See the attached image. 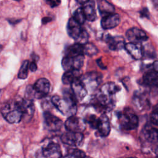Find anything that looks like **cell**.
<instances>
[{
    "instance_id": "15",
    "label": "cell",
    "mask_w": 158,
    "mask_h": 158,
    "mask_svg": "<svg viewBox=\"0 0 158 158\" xmlns=\"http://www.w3.org/2000/svg\"><path fill=\"white\" fill-rule=\"evenodd\" d=\"M19 102L23 112V118L25 120L27 119L28 121H29L35 112L33 100L25 98L19 99Z\"/></svg>"
},
{
    "instance_id": "11",
    "label": "cell",
    "mask_w": 158,
    "mask_h": 158,
    "mask_svg": "<svg viewBox=\"0 0 158 158\" xmlns=\"http://www.w3.org/2000/svg\"><path fill=\"white\" fill-rule=\"evenodd\" d=\"M41 152V156L48 158H57L62 157L60 147L58 143L49 142L46 145L43 146Z\"/></svg>"
},
{
    "instance_id": "5",
    "label": "cell",
    "mask_w": 158,
    "mask_h": 158,
    "mask_svg": "<svg viewBox=\"0 0 158 158\" xmlns=\"http://www.w3.org/2000/svg\"><path fill=\"white\" fill-rule=\"evenodd\" d=\"M120 127L126 130H132L138 126V118L135 112L129 108H125L118 114Z\"/></svg>"
},
{
    "instance_id": "8",
    "label": "cell",
    "mask_w": 158,
    "mask_h": 158,
    "mask_svg": "<svg viewBox=\"0 0 158 158\" xmlns=\"http://www.w3.org/2000/svg\"><path fill=\"white\" fill-rule=\"evenodd\" d=\"M84 62V55L77 56H65L62 60V67L65 70H80Z\"/></svg>"
},
{
    "instance_id": "9",
    "label": "cell",
    "mask_w": 158,
    "mask_h": 158,
    "mask_svg": "<svg viewBox=\"0 0 158 158\" xmlns=\"http://www.w3.org/2000/svg\"><path fill=\"white\" fill-rule=\"evenodd\" d=\"M60 140L66 145L77 147L82 144L84 140V136L81 132L68 131L61 135Z\"/></svg>"
},
{
    "instance_id": "30",
    "label": "cell",
    "mask_w": 158,
    "mask_h": 158,
    "mask_svg": "<svg viewBox=\"0 0 158 158\" xmlns=\"http://www.w3.org/2000/svg\"><path fill=\"white\" fill-rule=\"evenodd\" d=\"M73 18L80 24L82 25L83 23H84V22L86 20V18H85V15L83 12L82 7L78 8L75 11L73 15Z\"/></svg>"
},
{
    "instance_id": "4",
    "label": "cell",
    "mask_w": 158,
    "mask_h": 158,
    "mask_svg": "<svg viewBox=\"0 0 158 158\" xmlns=\"http://www.w3.org/2000/svg\"><path fill=\"white\" fill-rule=\"evenodd\" d=\"M67 31L68 35L74 39L77 43L85 44L88 42L89 36L87 31L73 17L69 20L67 25Z\"/></svg>"
},
{
    "instance_id": "31",
    "label": "cell",
    "mask_w": 158,
    "mask_h": 158,
    "mask_svg": "<svg viewBox=\"0 0 158 158\" xmlns=\"http://www.w3.org/2000/svg\"><path fill=\"white\" fill-rule=\"evenodd\" d=\"M65 157H86V154L85 152L77 148L70 149L69 150L67 154L65 156Z\"/></svg>"
},
{
    "instance_id": "26",
    "label": "cell",
    "mask_w": 158,
    "mask_h": 158,
    "mask_svg": "<svg viewBox=\"0 0 158 158\" xmlns=\"http://www.w3.org/2000/svg\"><path fill=\"white\" fill-rule=\"evenodd\" d=\"M84 55V44L77 43L69 46L65 51V56H77Z\"/></svg>"
},
{
    "instance_id": "2",
    "label": "cell",
    "mask_w": 158,
    "mask_h": 158,
    "mask_svg": "<svg viewBox=\"0 0 158 158\" xmlns=\"http://www.w3.org/2000/svg\"><path fill=\"white\" fill-rule=\"evenodd\" d=\"M50 86V83L48 79L45 78H39L33 86H27L25 91V98L33 100L34 98L41 99L44 98L49 93Z\"/></svg>"
},
{
    "instance_id": "44",
    "label": "cell",
    "mask_w": 158,
    "mask_h": 158,
    "mask_svg": "<svg viewBox=\"0 0 158 158\" xmlns=\"http://www.w3.org/2000/svg\"><path fill=\"white\" fill-rule=\"evenodd\" d=\"M15 1H20V0H15Z\"/></svg>"
},
{
    "instance_id": "23",
    "label": "cell",
    "mask_w": 158,
    "mask_h": 158,
    "mask_svg": "<svg viewBox=\"0 0 158 158\" xmlns=\"http://www.w3.org/2000/svg\"><path fill=\"white\" fill-rule=\"evenodd\" d=\"M80 70H67L62 77V81L65 85H70L74 81L80 78Z\"/></svg>"
},
{
    "instance_id": "41",
    "label": "cell",
    "mask_w": 158,
    "mask_h": 158,
    "mask_svg": "<svg viewBox=\"0 0 158 158\" xmlns=\"http://www.w3.org/2000/svg\"><path fill=\"white\" fill-rule=\"evenodd\" d=\"M154 152L156 154V155L157 156H158V144H157L156 147L155 148V150H154Z\"/></svg>"
},
{
    "instance_id": "20",
    "label": "cell",
    "mask_w": 158,
    "mask_h": 158,
    "mask_svg": "<svg viewBox=\"0 0 158 158\" xmlns=\"http://www.w3.org/2000/svg\"><path fill=\"white\" fill-rule=\"evenodd\" d=\"M82 9L85 15L86 20L94 21L97 15L95 10V3L94 0H89L82 4Z\"/></svg>"
},
{
    "instance_id": "25",
    "label": "cell",
    "mask_w": 158,
    "mask_h": 158,
    "mask_svg": "<svg viewBox=\"0 0 158 158\" xmlns=\"http://www.w3.org/2000/svg\"><path fill=\"white\" fill-rule=\"evenodd\" d=\"M98 7L102 17L115 12L114 6L106 0H98Z\"/></svg>"
},
{
    "instance_id": "22",
    "label": "cell",
    "mask_w": 158,
    "mask_h": 158,
    "mask_svg": "<svg viewBox=\"0 0 158 158\" xmlns=\"http://www.w3.org/2000/svg\"><path fill=\"white\" fill-rule=\"evenodd\" d=\"M143 136L146 141L151 143L158 144V129L149 125L146 126L143 130Z\"/></svg>"
},
{
    "instance_id": "38",
    "label": "cell",
    "mask_w": 158,
    "mask_h": 158,
    "mask_svg": "<svg viewBox=\"0 0 158 158\" xmlns=\"http://www.w3.org/2000/svg\"><path fill=\"white\" fill-rule=\"evenodd\" d=\"M152 68L154 70L158 72V60L155 61L153 64H152Z\"/></svg>"
},
{
    "instance_id": "16",
    "label": "cell",
    "mask_w": 158,
    "mask_h": 158,
    "mask_svg": "<svg viewBox=\"0 0 158 158\" xmlns=\"http://www.w3.org/2000/svg\"><path fill=\"white\" fill-rule=\"evenodd\" d=\"M96 129L101 136L106 137L109 135L110 131V122L108 117L105 114H101L98 117Z\"/></svg>"
},
{
    "instance_id": "40",
    "label": "cell",
    "mask_w": 158,
    "mask_h": 158,
    "mask_svg": "<svg viewBox=\"0 0 158 158\" xmlns=\"http://www.w3.org/2000/svg\"><path fill=\"white\" fill-rule=\"evenodd\" d=\"M76 1H77L78 3L83 4L85 3L86 2H87V1H89V0H76Z\"/></svg>"
},
{
    "instance_id": "45",
    "label": "cell",
    "mask_w": 158,
    "mask_h": 158,
    "mask_svg": "<svg viewBox=\"0 0 158 158\" xmlns=\"http://www.w3.org/2000/svg\"></svg>"
},
{
    "instance_id": "24",
    "label": "cell",
    "mask_w": 158,
    "mask_h": 158,
    "mask_svg": "<svg viewBox=\"0 0 158 158\" xmlns=\"http://www.w3.org/2000/svg\"><path fill=\"white\" fill-rule=\"evenodd\" d=\"M120 90V88L118 85L114 82L109 81L104 84L101 86L99 91L105 95L113 97L114 95L118 92Z\"/></svg>"
},
{
    "instance_id": "7",
    "label": "cell",
    "mask_w": 158,
    "mask_h": 158,
    "mask_svg": "<svg viewBox=\"0 0 158 158\" xmlns=\"http://www.w3.org/2000/svg\"><path fill=\"white\" fill-rule=\"evenodd\" d=\"M102 76L98 72H89L84 74L80 80L88 91H94L102 81Z\"/></svg>"
},
{
    "instance_id": "27",
    "label": "cell",
    "mask_w": 158,
    "mask_h": 158,
    "mask_svg": "<svg viewBox=\"0 0 158 158\" xmlns=\"http://www.w3.org/2000/svg\"><path fill=\"white\" fill-rule=\"evenodd\" d=\"M133 102L135 106L139 109H144L149 105V101L146 96L141 93H136L133 98Z\"/></svg>"
},
{
    "instance_id": "3",
    "label": "cell",
    "mask_w": 158,
    "mask_h": 158,
    "mask_svg": "<svg viewBox=\"0 0 158 158\" xmlns=\"http://www.w3.org/2000/svg\"><path fill=\"white\" fill-rule=\"evenodd\" d=\"M1 113L6 121L10 123H18L23 118V112L19 100L6 104L1 109Z\"/></svg>"
},
{
    "instance_id": "18",
    "label": "cell",
    "mask_w": 158,
    "mask_h": 158,
    "mask_svg": "<svg viewBox=\"0 0 158 158\" xmlns=\"http://www.w3.org/2000/svg\"><path fill=\"white\" fill-rule=\"evenodd\" d=\"M70 85L71 91L77 101H81L86 96L88 91L81 82L80 78L74 81Z\"/></svg>"
},
{
    "instance_id": "37",
    "label": "cell",
    "mask_w": 158,
    "mask_h": 158,
    "mask_svg": "<svg viewBox=\"0 0 158 158\" xmlns=\"http://www.w3.org/2000/svg\"><path fill=\"white\" fill-rule=\"evenodd\" d=\"M52 20V19L49 17H43L42 19V23L45 25L46 23H48V22H51Z\"/></svg>"
},
{
    "instance_id": "6",
    "label": "cell",
    "mask_w": 158,
    "mask_h": 158,
    "mask_svg": "<svg viewBox=\"0 0 158 158\" xmlns=\"http://www.w3.org/2000/svg\"><path fill=\"white\" fill-rule=\"evenodd\" d=\"M92 103L99 112H109L114 107V98L105 95L100 91L94 96Z\"/></svg>"
},
{
    "instance_id": "39",
    "label": "cell",
    "mask_w": 158,
    "mask_h": 158,
    "mask_svg": "<svg viewBox=\"0 0 158 158\" xmlns=\"http://www.w3.org/2000/svg\"><path fill=\"white\" fill-rule=\"evenodd\" d=\"M31 57H32V59H33V61H35L36 62L38 60V59H39V57L36 54H34V53H33L32 54H31Z\"/></svg>"
},
{
    "instance_id": "43",
    "label": "cell",
    "mask_w": 158,
    "mask_h": 158,
    "mask_svg": "<svg viewBox=\"0 0 158 158\" xmlns=\"http://www.w3.org/2000/svg\"><path fill=\"white\" fill-rule=\"evenodd\" d=\"M2 48V46L1 44H0V49H1Z\"/></svg>"
},
{
    "instance_id": "10",
    "label": "cell",
    "mask_w": 158,
    "mask_h": 158,
    "mask_svg": "<svg viewBox=\"0 0 158 158\" xmlns=\"http://www.w3.org/2000/svg\"><path fill=\"white\" fill-rule=\"evenodd\" d=\"M86 122L80 117L72 115L68 117L65 122L64 125L67 131L82 133L86 128Z\"/></svg>"
},
{
    "instance_id": "12",
    "label": "cell",
    "mask_w": 158,
    "mask_h": 158,
    "mask_svg": "<svg viewBox=\"0 0 158 158\" xmlns=\"http://www.w3.org/2000/svg\"><path fill=\"white\" fill-rule=\"evenodd\" d=\"M44 125L49 131H59L62 126V121L57 117L54 115L49 111H45L43 114Z\"/></svg>"
},
{
    "instance_id": "35",
    "label": "cell",
    "mask_w": 158,
    "mask_h": 158,
    "mask_svg": "<svg viewBox=\"0 0 158 158\" xmlns=\"http://www.w3.org/2000/svg\"><path fill=\"white\" fill-rule=\"evenodd\" d=\"M29 69L31 72H35L37 70V65L36 62L35 61H32L31 62H29Z\"/></svg>"
},
{
    "instance_id": "19",
    "label": "cell",
    "mask_w": 158,
    "mask_h": 158,
    "mask_svg": "<svg viewBox=\"0 0 158 158\" xmlns=\"http://www.w3.org/2000/svg\"><path fill=\"white\" fill-rule=\"evenodd\" d=\"M106 41L108 44L110 49L112 51L120 50L125 47V44L124 38L120 36H112L107 35L106 37Z\"/></svg>"
},
{
    "instance_id": "36",
    "label": "cell",
    "mask_w": 158,
    "mask_h": 158,
    "mask_svg": "<svg viewBox=\"0 0 158 158\" xmlns=\"http://www.w3.org/2000/svg\"><path fill=\"white\" fill-rule=\"evenodd\" d=\"M140 14L142 17H147L148 18L149 16V11L147 8H143L141 11H140Z\"/></svg>"
},
{
    "instance_id": "13",
    "label": "cell",
    "mask_w": 158,
    "mask_h": 158,
    "mask_svg": "<svg viewBox=\"0 0 158 158\" xmlns=\"http://www.w3.org/2000/svg\"><path fill=\"white\" fill-rule=\"evenodd\" d=\"M126 36L130 42L141 43L148 39L146 33L143 30L136 27H133L128 30L126 32Z\"/></svg>"
},
{
    "instance_id": "42",
    "label": "cell",
    "mask_w": 158,
    "mask_h": 158,
    "mask_svg": "<svg viewBox=\"0 0 158 158\" xmlns=\"http://www.w3.org/2000/svg\"><path fill=\"white\" fill-rule=\"evenodd\" d=\"M151 1L154 4H156V5L158 4V0H151Z\"/></svg>"
},
{
    "instance_id": "17",
    "label": "cell",
    "mask_w": 158,
    "mask_h": 158,
    "mask_svg": "<svg viewBox=\"0 0 158 158\" xmlns=\"http://www.w3.org/2000/svg\"><path fill=\"white\" fill-rule=\"evenodd\" d=\"M120 23V16L118 14L112 13L103 16L101 25L103 29L109 30L116 27Z\"/></svg>"
},
{
    "instance_id": "33",
    "label": "cell",
    "mask_w": 158,
    "mask_h": 158,
    "mask_svg": "<svg viewBox=\"0 0 158 158\" xmlns=\"http://www.w3.org/2000/svg\"><path fill=\"white\" fill-rule=\"evenodd\" d=\"M151 121L152 124L158 127V109H156L151 115Z\"/></svg>"
},
{
    "instance_id": "21",
    "label": "cell",
    "mask_w": 158,
    "mask_h": 158,
    "mask_svg": "<svg viewBox=\"0 0 158 158\" xmlns=\"http://www.w3.org/2000/svg\"><path fill=\"white\" fill-rule=\"evenodd\" d=\"M143 81L144 85L148 86H158V72L154 69L147 71L143 77Z\"/></svg>"
},
{
    "instance_id": "14",
    "label": "cell",
    "mask_w": 158,
    "mask_h": 158,
    "mask_svg": "<svg viewBox=\"0 0 158 158\" xmlns=\"http://www.w3.org/2000/svg\"><path fill=\"white\" fill-rule=\"evenodd\" d=\"M124 48L134 59L139 60L144 56L143 47L140 43L130 42L125 43Z\"/></svg>"
},
{
    "instance_id": "1",
    "label": "cell",
    "mask_w": 158,
    "mask_h": 158,
    "mask_svg": "<svg viewBox=\"0 0 158 158\" xmlns=\"http://www.w3.org/2000/svg\"><path fill=\"white\" fill-rule=\"evenodd\" d=\"M77 100L72 91L66 92L63 97L54 95L51 98V102L63 115L70 117L74 115L77 110Z\"/></svg>"
},
{
    "instance_id": "29",
    "label": "cell",
    "mask_w": 158,
    "mask_h": 158,
    "mask_svg": "<svg viewBox=\"0 0 158 158\" xmlns=\"http://www.w3.org/2000/svg\"><path fill=\"white\" fill-rule=\"evenodd\" d=\"M98 52V49L93 44L88 42L84 44V55L91 57L95 56Z\"/></svg>"
},
{
    "instance_id": "28",
    "label": "cell",
    "mask_w": 158,
    "mask_h": 158,
    "mask_svg": "<svg viewBox=\"0 0 158 158\" xmlns=\"http://www.w3.org/2000/svg\"><path fill=\"white\" fill-rule=\"evenodd\" d=\"M29 69V60H24L19 69L18 73V78L19 79H25L28 77Z\"/></svg>"
},
{
    "instance_id": "32",
    "label": "cell",
    "mask_w": 158,
    "mask_h": 158,
    "mask_svg": "<svg viewBox=\"0 0 158 158\" xmlns=\"http://www.w3.org/2000/svg\"><path fill=\"white\" fill-rule=\"evenodd\" d=\"M85 122H87L89 125L90 127H91L93 129H95V128H96V127H97V124H98V117H97L94 115H91L87 118V119L85 120Z\"/></svg>"
},
{
    "instance_id": "34",
    "label": "cell",
    "mask_w": 158,
    "mask_h": 158,
    "mask_svg": "<svg viewBox=\"0 0 158 158\" xmlns=\"http://www.w3.org/2000/svg\"><path fill=\"white\" fill-rule=\"evenodd\" d=\"M46 2L51 7H56L60 4V0H46Z\"/></svg>"
}]
</instances>
